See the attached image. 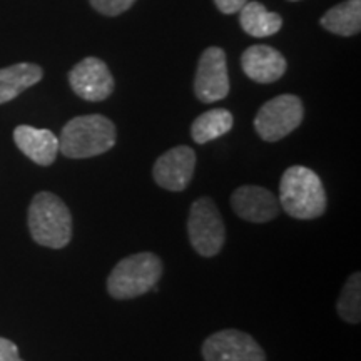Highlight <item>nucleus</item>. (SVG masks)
I'll return each instance as SVG.
<instances>
[{"label": "nucleus", "instance_id": "f257e3e1", "mask_svg": "<svg viewBox=\"0 0 361 361\" xmlns=\"http://www.w3.org/2000/svg\"><path fill=\"white\" fill-rule=\"evenodd\" d=\"M279 206L295 219H316L326 211V191L319 176L305 166H291L279 180Z\"/></svg>", "mask_w": 361, "mask_h": 361}, {"label": "nucleus", "instance_id": "f03ea898", "mask_svg": "<svg viewBox=\"0 0 361 361\" xmlns=\"http://www.w3.org/2000/svg\"><path fill=\"white\" fill-rule=\"evenodd\" d=\"M116 146V126L101 114L71 119L59 137V151L71 159L101 156Z\"/></svg>", "mask_w": 361, "mask_h": 361}, {"label": "nucleus", "instance_id": "7ed1b4c3", "mask_svg": "<svg viewBox=\"0 0 361 361\" xmlns=\"http://www.w3.org/2000/svg\"><path fill=\"white\" fill-rule=\"evenodd\" d=\"M29 231L37 245L62 250L72 239L69 207L52 192L35 194L29 206Z\"/></svg>", "mask_w": 361, "mask_h": 361}, {"label": "nucleus", "instance_id": "20e7f679", "mask_svg": "<svg viewBox=\"0 0 361 361\" xmlns=\"http://www.w3.org/2000/svg\"><path fill=\"white\" fill-rule=\"evenodd\" d=\"M162 261L154 252L126 256L107 278V291L114 300H133L154 290L162 276Z\"/></svg>", "mask_w": 361, "mask_h": 361}, {"label": "nucleus", "instance_id": "39448f33", "mask_svg": "<svg viewBox=\"0 0 361 361\" xmlns=\"http://www.w3.org/2000/svg\"><path fill=\"white\" fill-rule=\"evenodd\" d=\"M188 234L191 246L202 258H213L223 250L224 224L211 197H200L192 202L188 218Z\"/></svg>", "mask_w": 361, "mask_h": 361}, {"label": "nucleus", "instance_id": "423d86ee", "mask_svg": "<svg viewBox=\"0 0 361 361\" xmlns=\"http://www.w3.org/2000/svg\"><path fill=\"white\" fill-rule=\"evenodd\" d=\"M305 116L303 102L293 94H283L271 99L258 111L255 129L268 142L281 141L301 124Z\"/></svg>", "mask_w": 361, "mask_h": 361}, {"label": "nucleus", "instance_id": "0eeeda50", "mask_svg": "<svg viewBox=\"0 0 361 361\" xmlns=\"http://www.w3.org/2000/svg\"><path fill=\"white\" fill-rule=\"evenodd\" d=\"M202 358L206 361H266V355L258 341L247 333L223 329L202 343Z\"/></svg>", "mask_w": 361, "mask_h": 361}, {"label": "nucleus", "instance_id": "6e6552de", "mask_svg": "<svg viewBox=\"0 0 361 361\" xmlns=\"http://www.w3.org/2000/svg\"><path fill=\"white\" fill-rule=\"evenodd\" d=\"M194 92L201 102H218L229 94V75L226 54L219 47H209L197 62Z\"/></svg>", "mask_w": 361, "mask_h": 361}, {"label": "nucleus", "instance_id": "1a4fd4ad", "mask_svg": "<svg viewBox=\"0 0 361 361\" xmlns=\"http://www.w3.org/2000/svg\"><path fill=\"white\" fill-rule=\"evenodd\" d=\"M72 90L89 102L106 101L114 90V78L106 62L97 57H85L69 72Z\"/></svg>", "mask_w": 361, "mask_h": 361}, {"label": "nucleus", "instance_id": "9d476101", "mask_svg": "<svg viewBox=\"0 0 361 361\" xmlns=\"http://www.w3.org/2000/svg\"><path fill=\"white\" fill-rule=\"evenodd\" d=\"M196 169V154L189 146H178L157 157L152 176L157 186L180 192L189 186Z\"/></svg>", "mask_w": 361, "mask_h": 361}, {"label": "nucleus", "instance_id": "9b49d317", "mask_svg": "<svg viewBox=\"0 0 361 361\" xmlns=\"http://www.w3.org/2000/svg\"><path fill=\"white\" fill-rule=\"evenodd\" d=\"M233 211L239 218L250 223H268L278 218V197L269 189L261 186H241L231 196Z\"/></svg>", "mask_w": 361, "mask_h": 361}, {"label": "nucleus", "instance_id": "f8f14e48", "mask_svg": "<svg viewBox=\"0 0 361 361\" xmlns=\"http://www.w3.org/2000/svg\"><path fill=\"white\" fill-rule=\"evenodd\" d=\"M245 74L259 84H271L281 79L286 72V59L269 45H252L241 57Z\"/></svg>", "mask_w": 361, "mask_h": 361}, {"label": "nucleus", "instance_id": "ddd939ff", "mask_svg": "<svg viewBox=\"0 0 361 361\" xmlns=\"http://www.w3.org/2000/svg\"><path fill=\"white\" fill-rule=\"evenodd\" d=\"M13 141L24 154L39 166H51L59 152V137L49 129L19 126L13 130Z\"/></svg>", "mask_w": 361, "mask_h": 361}, {"label": "nucleus", "instance_id": "4468645a", "mask_svg": "<svg viewBox=\"0 0 361 361\" xmlns=\"http://www.w3.org/2000/svg\"><path fill=\"white\" fill-rule=\"evenodd\" d=\"M42 75L44 72L39 66L27 64V62L0 69V104L20 96L25 89L37 84Z\"/></svg>", "mask_w": 361, "mask_h": 361}, {"label": "nucleus", "instance_id": "2eb2a0df", "mask_svg": "<svg viewBox=\"0 0 361 361\" xmlns=\"http://www.w3.org/2000/svg\"><path fill=\"white\" fill-rule=\"evenodd\" d=\"M239 24L246 34L261 39L278 34L283 25V19L276 12H269L263 4L247 2L239 11Z\"/></svg>", "mask_w": 361, "mask_h": 361}, {"label": "nucleus", "instance_id": "dca6fc26", "mask_svg": "<svg viewBox=\"0 0 361 361\" xmlns=\"http://www.w3.org/2000/svg\"><path fill=\"white\" fill-rule=\"evenodd\" d=\"M322 25L343 37L356 35L361 30V0H346L329 8L322 17Z\"/></svg>", "mask_w": 361, "mask_h": 361}, {"label": "nucleus", "instance_id": "f3484780", "mask_svg": "<svg viewBox=\"0 0 361 361\" xmlns=\"http://www.w3.org/2000/svg\"><path fill=\"white\" fill-rule=\"evenodd\" d=\"M234 124V117L228 109H211L194 121L191 135L197 144H206L229 133Z\"/></svg>", "mask_w": 361, "mask_h": 361}, {"label": "nucleus", "instance_id": "a211bd4d", "mask_svg": "<svg viewBox=\"0 0 361 361\" xmlns=\"http://www.w3.org/2000/svg\"><path fill=\"white\" fill-rule=\"evenodd\" d=\"M338 314L345 322L358 324L361 319V274L353 273L343 288L336 303Z\"/></svg>", "mask_w": 361, "mask_h": 361}, {"label": "nucleus", "instance_id": "6ab92c4d", "mask_svg": "<svg viewBox=\"0 0 361 361\" xmlns=\"http://www.w3.org/2000/svg\"><path fill=\"white\" fill-rule=\"evenodd\" d=\"M135 0H90V6L104 16H121V13L133 7Z\"/></svg>", "mask_w": 361, "mask_h": 361}, {"label": "nucleus", "instance_id": "aec40b11", "mask_svg": "<svg viewBox=\"0 0 361 361\" xmlns=\"http://www.w3.org/2000/svg\"><path fill=\"white\" fill-rule=\"evenodd\" d=\"M0 361H24L19 355L16 343L0 336Z\"/></svg>", "mask_w": 361, "mask_h": 361}, {"label": "nucleus", "instance_id": "412c9836", "mask_svg": "<svg viewBox=\"0 0 361 361\" xmlns=\"http://www.w3.org/2000/svg\"><path fill=\"white\" fill-rule=\"evenodd\" d=\"M214 4L221 12L229 16V13H236L241 11L247 4V0H214Z\"/></svg>", "mask_w": 361, "mask_h": 361}, {"label": "nucleus", "instance_id": "4be33fe9", "mask_svg": "<svg viewBox=\"0 0 361 361\" xmlns=\"http://www.w3.org/2000/svg\"><path fill=\"white\" fill-rule=\"evenodd\" d=\"M293 2H296V0H293Z\"/></svg>", "mask_w": 361, "mask_h": 361}]
</instances>
